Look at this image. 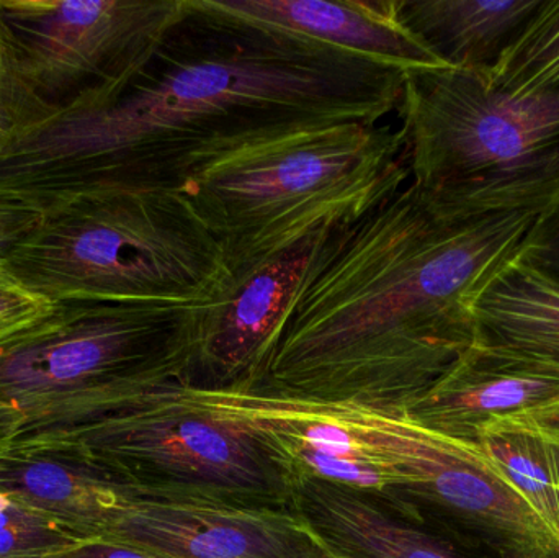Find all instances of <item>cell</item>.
Segmentation results:
<instances>
[{
  "label": "cell",
  "instance_id": "17",
  "mask_svg": "<svg viewBox=\"0 0 559 558\" xmlns=\"http://www.w3.org/2000/svg\"><path fill=\"white\" fill-rule=\"evenodd\" d=\"M478 448L559 546V442L518 419L504 418L483 431Z\"/></svg>",
  "mask_w": 559,
  "mask_h": 558
},
{
  "label": "cell",
  "instance_id": "3",
  "mask_svg": "<svg viewBox=\"0 0 559 558\" xmlns=\"http://www.w3.org/2000/svg\"><path fill=\"white\" fill-rule=\"evenodd\" d=\"M406 182L401 130L347 121L246 147L180 192L238 282L319 229L357 218Z\"/></svg>",
  "mask_w": 559,
  "mask_h": 558
},
{
  "label": "cell",
  "instance_id": "10",
  "mask_svg": "<svg viewBox=\"0 0 559 558\" xmlns=\"http://www.w3.org/2000/svg\"><path fill=\"white\" fill-rule=\"evenodd\" d=\"M558 400V366L473 341L404 412L437 435L478 446L492 423L528 415Z\"/></svg>",
  "mask_w": 559,
  "mask_h": 558
},
{
  "label": "cell",
  "instance_id": "25",
  "mask_svg": "<svg viewBox=\"0 0 559 558\" xmlns=\"http://www.w3.org/2000/svg\"><path fill=\"white\" fill-rule=\"evenodd\" d=\"M514 419L538 429L544 432H559V400L554 405L545 406L537 412L528 413V415L515 416Z\"/></svg>",
  "mask_w": 559,
  "mask_h": 558
},
{
  "label": "cell",
  "instance_id": "30",
  "mask_svg": "<svg viewBox=\"0 0 559 558\" xmlns=\"http://www.w3.org/2000/svg\"><path fill=\"white\" fill-rule=\"evenodd\" d=\"M321 558H329V557H328V556H325V557H321Z\"/></svg>",
  "mask_w": 559,
  "mask_h": 558
},
{
  "label": "cell",
  "instance_id": "28",
  "mask_svg": "<svg viewBox=\"0 0 559 558\" xmlns=\"http://www.w3.org/2000/svg\"><path fill=\"white\" fill-rule=\"evenodd\" d=\"M537 431H538V429H537ZM540 432H544V431H540ZM544 435L548 436V438H550V439H554V441L559 442V432H558V435H555V432H544Z\"/></svg>",
  "mask_w": 559,
  "mask_h": 558
},
{
  "label": "cell",
  "instance_id": "11",
  "mask_svg": "<svg viewBox=\"0 0 559 558\" xmlns=\"http://www.w3.org/2000/svg\"><path fill=\"white\" fill-rule=\"evenodd\" d=\"M319 231L233 282L228 294L206 308L190 387L229 389L248 385L254 379L301 281Z\"/></svg>",
  "mask_w": 559,
  "mask_h": 558
},
{
  "label": "cell",
  "instance_id": "22",
  "mask_svg": "<svg viewBox=\"0 0 559 558\" xmlns=\"http://www.w3.org/2000/svg\"><path fill=\"white\" fill-rule=\"evenodd\" d=\"M38 213L15 202L0 199V261L9 249L35 225Z\"/></svg>",
  "mask_w": 559,
  "mask_h": 558
},
{
  "label": "cell",
  "instance_id": "16",
  "mask_svg": "<svg viewBox=\"0 0 559 558\" xmlns=\"http://www.w3.org/2000/svg\"><path fill=\"white\" fill-rule=\"evenodd\" d=\"M475 341L559 367V278L519 254L472 305Z\"/></svg>",
  "mask_w": 559,
  "mask_h": 558
},
{
  "label": "cell",
  "instance_id": "1",
  "mask_svg": "<svg viewBox=\"0 0 559 558\" xmlns=\"http://www.w3.org/2000/svg\"><path fill=\"white\" fill-rule=\"evenodd\" d=\"M403 72L219 0H183L118 94L3 138L0 199L41 213L91 193L180 192L246 147L329 124L380 123L400 108Z\"/></svg>",
  "mask_w": 559,
  "mask_h": 558
},
{
  "label": "cell",
  "instance_id": "7",
  "mask_svg": "<svg viewBox=\"0 0 559 558\" xmlns=\"http://www.w3.org/2000/svg\"><path fill=\"white\" fill-rule=\"evenodd\" d=\"M183 387L104 415L23 425L12 446L72 455L143 494L289 508L285 465L242 426L190 403Z\"/></svg>",
  "mask_w": 559,
  "mask_h": 558
},
{
  "label": "cell",
  "instance_id": "4",
  "mask_svg": "<svg viewBox=\"0 0 559 558\" xmlns=\"http://www.w3.org/2000/svg\"><path fill=\"white\" fill-rule=\"evenodd\" d=\"M3 271L46 304L202 305L233 287L225 254L182 192H104L38 213Z\"/></svg>",
  "mask_w": 559,
  "mask_h": 558
},
{
  "label": "cell",
  "instance_id": "8",
  "mask_svg": "<svg viewBox=\"0 0 559 558\" xmlns=\"http://www.w3.org/2000/svg\"><path fill=\"white\" fill-rule=\"evenodd\" d=\"M182 10L183 0H0L7 134L114 97Z\"/></svg>",
  "mask_w": 559,
  "mask_h": 558
},
{
  "label": "cell",
  "instance_id": "13",
  "mask_svg": "<svg viewBox=\"0 0 559 558\" xmlns=\"http://www.w3.org/2000/svg\"><path fill=\"white\" fill-rule=\"evenodd\" d=\"M225 9L396 68L443 66L400 19V0H219Z\"/></svg>",
  "mask_w": 559,
  "mask_h": 558
},
{
  "label": "cell",
  "instance_id": "23",
  "mask_svg": "<svg viewBox=\"0 0 559 558\" xmlns=\"http://www.w3.org/2000/svg\"><path fill=\"white\" fill-rule=\"evenodd\" d=\"M48 558H159L144 550L124 546V544L110 543V541L92 539L75 544L64 553Z\"/></svg>",
  "mask_w": 559,
  "mask_h": 558
},
{
  "label": "cell",
  "instance_id": "9",
  "mask_svg": "<svg viewBox=\"0 0 559 558\" xmlns=\"http://www.w3.org/2000/svg\"><path fill=\"white\" fill-rule=\"evenodd\" d=\"M102 541L159 558H321L289 508L143 494L121 485Z\"/></svg>",
  "mask_w": 559,
  "mask_h": 558
},
{
  "label": "cell",
  "instance_id": "26",
  "mask_svg": "<svg viewBox=\"0 0 559 558\" xmlns=\"http://www.w3.org/2000/svg\"><path fill=\"white\" fill-rule=\"evenodd\" d=\"M7 134V123L5 118H3L2 111H0V143H2L3 138Z\"/></svg>",
  "mask_w": 559,
  "mask_h": 558
},
{
  "label": "cell",
  "instance_id": "29",
  "mask_svg": "<svg viewBox=\"0 0 559 558\" xmlns=\"http://www.w3.org/2000/svg\"><path fill=\"white\" fill-rule=\"evenodd\" d=\"M0 68H2V62H0Z\"/></svg>",
  "mask_w": 559,
  "mask_h": 558
},
{
  "label": "cell",
  "instance_id": "19",
  "mask_svg": "<svg viewBox=\"0 0 559 558\" xmlns=\"http://www.w3.org/2000/svg\"><path fill=\"white\" fill-rule=\"evenodd\" d=\"M79 543L84 539L15 501L0 514V558H48Z\"/></svg>",
  "mask_w": 559,
  "mask_h": 558
},
{
  "label": "cell",
  "instance_id": "14",
  "mask_svg": "<svg viewBox=\"0 0 559 558\" xmlns=\"http://www.w3.org/2000/svg\"><path fill=\"white\" fill-rule=\"evenodd\" d=\"M121 485L72 455L12 446L0 459V494L84 541L100 539Z\"/></svg>",
  "mask_w": 559,
  "mask_h": 558
},
{
  "label": "cell",
  "instance_id": "12",
  "mask_svg": "<svg viewBox=\"0 0 559 558\" xmlns=\"http://www.w3.org/2000/svg\"><path fill=\"white\" fill-rule=\"evenodd\" d=\"M289 510L329 558H476L391 517L371 494L345 485L298 478Z\"/></svg>",
  "mask_w": 559,
  "mask_h": 558
},
{
  "label": "cell",
  "instance_id": "21",
  "mask_svg": "<svg viewBox=\"0 0 559 558\" xmlns=\"http://www.w3.org/2000/svg\"><path fill=\"white\" fill-rule=\"evenodd\" d=\"M522 254L559 278V206L540 216L525 241Z\"/></svg>",
  "mask_w": 559,
  "mask_h": 558
},
{
  "label": "cell",
  "instance_id": "15",
  "mask_svg": "<svg viewBox=\"0 0 559 558\" xmlns=\"http://www.w3.org/2000/svg\"><path fill=\"white\" fill-rule=\"evenodd\" d=\"M542 2L400 0V19L443 66L486 74Z\"/></svg>",
  "mask_w": 559,
  "mask_h": 558
},
{
  "label": "cell",
  "instance_id": "24",
  "mask_svg": "<svg viewBox=\"0 0 559 558\" xmlns=\"http://www.w3.org/2000/svg\"><path fill=\"white\" fill-rule=\"evenodd\" d=\"M26 418L16 406L0 400V459L12 448L13 439L25 425Z\"/></svg>",
  "mask_w": 559,
  "mask_h": 558
},
{
  "label": "cell",
  "instance_id": "2",
  "mask_svg": "<svg viewBox=\"0 0 559 558\" xmlns=\"http://www.w3.org/2000/svg\"><path fill=\"white\" fill-rule=\"evenodd\" d=\"M537 215L456 222L407 183L319 231L261 369L242 389L406 408L475 341L472 305Z\"/></svg>",
  "mask_w": 559,
  "mask_h": 558
},
{
  "label": "cell",
  "instance_id": "27",
  "mask_svg": "<svg viewBox=\"0 0 559 558\" xmlns=\"http://www.w3.org/2000/svg\"><path fill=\"white\" fill-rule=\"evenodd\" d=\"M9 504H10L9 498H7L5 495L0 494V514H2L3 511H5L7 508H9Z\"/></svg>",
  "mask_w": 559,
  "mask_h": 558
},
{
  "label": "cell",
  "instance_id": "20",
  "mask_svg": "<svg viewBox=\"0 0 559 558\" xmlns=\"http://www.w3.org/2000/svg\"><path fill=\"white\" fill-rule=\"evenodd\" d=\"M49 305L23 290L0 265V347L41 317Z\"/></svg>",
  "mask_w": 559,
  "mask_h": 558
},
{
  "label": "cell",
  "instance_id": "6",
  "mask_svg": "<svg viewBox=\"0 0 559 558\" xmlns=\"http://www.w3.org/2000/svg\"><path fill=\"white\" fill-rule=\"evenodd\" d=\"M210 305L56 301L0 347V400L64 423L190 385Z\"/></svg>",
  "mask_w": 559,
  "mask_h": 558
},
{
  "label": "cell",
  "instance_id": "5",
  "mask_svg": "<svg viewBox=\"0 0 559 558\" xmlns=\"http://www.w3.org/2000/svg\"><path fill=\"white\" fill-rule=\"evenodd\" d=\"M397 114L409 183L445 218L559 206V85L512 97L479 72L406 69Z\"/></svg>",
  "mask_w": 559,
  "mask_h": 558
},
{
  "label": "cell",
  "instance_id": "18",
  "mask_svg": "<svg viewBox=\"0 0 559 558\" xmlns=\"http://www.w3.org/2000/svg\"><path fill=\"white\" fill-rule=\"evenodd\" d=\"M481 75L491 91L512 97L558 87L559 0H544L491 71Z\"/></svg>",
  "mask_w": 559,
  "mask_h": 558
}]
</instances>
